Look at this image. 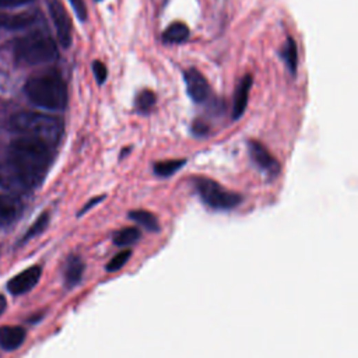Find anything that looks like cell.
<instances>
[{"instance_id": "13", "label": "cell", "mask_w": 358, "mask_h": 358, "mask_svg": "<svg viewBox=\"0 0 358 358\" xmlns=\"http://www.w3.org/2000/svg\"><path fill=\"white\" fill-rule=\"evenodd\" d=\"M21 213V203L13 198L0 195V229L8 227Z\"/></svg>"}, {"instance_id": "21", "label": "cell", "mask_w": 358, "mask_h": 358, "mask_svg": "<svg viewBox=\"0 0 358 358\" xmlns=\"http://www.w3.org/2000/svg\"><path fill=\"white\" fill-rule=\"evenodd\" d=\"M156 101H157V97L156 94L151 92V90H143V92H140L136 97V103H134V105H136V109L138 112L140 114H149L154 105H156Z\"/></svg>"}, {"instance_id": "3", "label": "cell", "mask_w": 358, "mask_h": 358, "mask_svg": "<svg viewBox=\"0 0 358 358\" xmlns=\"http://www.w3.org/2000/svg\"><path fill=\"white\" fill-rule=\"evenodd\" d=\"M9 129L23 138L38 139L55 147L62 138L63 122L52 115L21 111L10 118Z\"/></svg>"}, {"instance_id": "7", "label": "cell", "mask_w": 358, "mask_h": 358, "mask_svg": "<svg viewBox=\"0 0 358 358\" xmlns=\"http://www.w3.org/2000/svg\"><path fill=\"white\" fill-rule=\"evenodd\" d=\"M249 156L255 165L263 171L268 178H276L280 172V162L271 154L262 143L257 140H251L248 143Z\"/></svg>"}, {"instance_id": "1", "label": "cell", "mask_w": 358, "mask_h": 358, "mask_svg": "<svg viewBox=\"0 0 358 358\" xmlns=\"http://www.w3.org/2000/svg\"><path fill=\"white\" fill-rule=\"evenodd\" d=\"M52 158V145L32 138L14 139L6 160L0 161V187L16 196L35 189L47 176Z\"/></svg>"}, {"instance_id": "17", "label": "cell", "mask_w": 358, "mask_h": 358, "mask_svg": "<svg viewBox=\"0 0 358 358\" xmlns=\"http://www.w3.org/2000/svg\"><path fill=\"white\" fill-rule=\"evenodd\" d=\"M140 238H142V233L136 227H127V229H123V230H120L115 234L114 244L116 246L125 248V246L134 245Z\"/></svg>"}, {"instance_id": "15", "label": "cell", "mask_w": 358, "mask_h": 358, "mask_svg": "<svg viewBox=\"0 0 358 358\" xmlns=\"http://www.w3.org/2000/svg\"><path fill=\"white\" fill-rule=\"evenodd\" d=\"M129 218L134 222H138L139 226L145 227L150 233H158L160 231L158 218L147 210H131V211H129Z\"/></svg>"}, {"instance_id": "24", "label": "cell", "mask_w": 358, "mask_h": 358, "mask_svg": "<svg viewBox=\"0 0 358 358\" xmlns=\"http://www.w3.org/2000/svg\"><path fill=\"white\" fill-rule=\"evenodd\" d=\"M209 131H210V126H209V123L206 120L196 119L192 123V133L195 134L196 138H203V136H206Z\"/></svg>"}, {"instance_id": "11", "label": "cell", "mask_w": 358, "mask_h": 358, "mask_svg": "<svg viewBox=\"0 0 358 358\" xmlns=\"http://www.w3.org/2000/svg\"><path fill=\"white\" fill-rule=\"evenodd\" d=\"M84 272H85V264L81 260V257L76 255L69 256L63 268V280L66 288H73L78 286L83 280Z\"/></svg>"}, {"instance_id": "10", "label": "cell", "mask_w": 358, "mask_h": 358, "mask_svg": "<svg viewBox=\"0 0 358 358\" xmlns=\"http://www.w3.org/2000/svg\"><path fill=\"white\" fill-rule=\"evenodd\" d=\"M253 77L251 74H245L244 78L240 81L235 94H234V104H233V119H240L248 107L249 101V93L252 88Z\"/></svg>"}, {"instance_id": "6", "label": "cell", "mask_w": 358, "mask_h": 358, "mask_svg": "<svg viewBox=\"0 0 358 358\" xmlns=\"http://www.w3.org/2000/svg\"><path fill=\"white\" fill-rule=\"evenodd\" d=\"M48 10L52 17L58 39L63 48H69L72 45V21L65 6L59 0H47Z\"/></svg>"}, {"instance_id": "23", "label": "cell", "mask_w": 358, "mask_h": 358, "mask_svg": "<svg viewBox=\"0 0 358 358\" xmlns=\"http://www.w3.org/2000/svg\"><path fill=\"white\" fill-rule=\"evenodd\" d=\"M93 72H94V76H96V80L97 83L101 85L105 83L107 77H108V70H107V66L101 62V61H94L93 63Z\"/></svg>"}, {"instance_id": "12", "label": "cell", "mask_w": 358, "mask_h": 358, "mask_svg": "<svg viewBox=\"0 0 358 358\" xmlns=\"http://www.w3.org/2000/svg\"><path fill=\"white\" fill-rule=\"evenodd\" d=\"M36 14L31 12L17 13V14H8V13H0V28L16 31V30H24L35 24Z\"/></svg>"}, {"instance_id": "20", "label": "cell", "mask_w": 358, "mask_h": 358, "mask_svg": "<svg viewBox=\"0 0 358 358\" xmlns=\"http://www.w3.org/2000/svg\"><path fill=\"white\" fill-rule=\"evenodd\" d=\"M48 226H50V213L45 211L34 221L32 226L28 229V231L25 233V235L21 240V244H24L27 241H31L32 238L41 235L45 230L48 229Z\"/></svg>"}, {"instance_id": "22", "label": "cell", "mask_w": 358, "mask_h": 358, "mask_svg": "<svg viewBox=\"0 0 358 358\" xmlns=\"http://www.w3.org/2000/svg\"><path fill=\"white\" fill-rule=\"evenodd\" d=\"M130 256H131V251H130V249H125V251L116 253V255L108 262V264H107V267H105L107 272H108V273L119 272L120 268H123V266L129 262Z\"/></svg>"}, {"instance_id": "25", "label": "cell", "mask_w": 358, "mask_h": 358, "mask_svg": "<svg viewBox=\"0 0 358 358\" xmlns=\"http://www.w3.org/2000/svg\"><path fill=\"white\" fill-rule=\"evenodd\" d=\"M77 19L80 21H85L87 20V6L84 0H69Z\"/></svg>"}, {"instance_id": "19", "label": "cell", "mask_w": 358, "mask_h": 358, "mask_svg": "<svg viewBox=\"0 0 358 358\" xmlns=\"http://www.w3.org/2000/svg\"><path fill=\"white\" fill-rule=\"evenodd\" d=\"M187 164V160H168V161H160L156 162L153 167V171L157 176L168 178L172 176L176 171L181 169Z\"/></svg>"}, {"instance_id": "4", "label": "cell", "mask_w": 358, "mask_h": 358, "mask_svg": "<svg viewBox=\"0 0 358 358\" xmlns=\"http://www.w3.org/2000/svg\"><path fill=\"white\" fill-rule=\"evenodd\" d=\"M13 55L20 65L36 66L54 62L58 58V47L50 34L34 31L14 42Z\"/></svg>"}, {"instance_id": "16", "label": "cell", "mask_w": 358, "mask_h": 358, "mask_svg": "<svg viewBox=\"0 0 358 358\" xmlns=\"http://www.w3.org/2000/svg\"><path fill=\"white\" fill-rule=\"evenodd\" d=\"M189 36V28L184 23L171 24L162 34V41L165 43H182Z\"/></svg>"}, {"instance_id": "29", "label": "cell", "mask_w": 358, "mask_h": 358, "mask_svg": "<svg viewBox=\"0 0 358 358\" xmlns=\"http://www.w3.org/2000/svg\"><path fill=\"white\" fill-rule=\"evenodd\" d=\"M97 2H101V0H97Z\"/></svg>"}, {"instance_id": "2", "label": "cell", "mask_w": 358, "mask_h": 358, "mask_svg": "<svg viewBox=\"0 0 358 358\" xmlns=\"http://www.w3.org/2000/svg\"><path fill=\"white\" fill-rule=\"evenodd\" d=\"M28 100L41 108L50 111H62L67 105V87L58 72H43L32 76L25 83Z\"/></svg>"}, {"instance_id": "27", "label": "cell", "mask_w": 358, "mask_h": 358, "mask_svg": "<svg viewBox=\"0 0 358 358\" xmlns=\"http://www.w3.org/2000/svg\"><path fill=\"white\" fill-rule=\"evenodd\" d=\"M105 199V195H103V196H97V198H93L92 200H90V202H87L85 204H84V207L77 213V215L80 217V215H83V214H85L88 210H92L96 204H98V203H101L103 200Z\"/></svg>"}, {"instance_id": "28", "label": "cell", "mask_w": 358, "mask_h": 358, "mask_svg": "<svg viewBox=\"0 0 358 358\" xmlns=\"http://www.w3.org/2000/svg\"><path fill=\"white\" fill-rule=\"evenodd\" d=\"M6 306H8V301H6L5 295H0V315L5 312Z\"/></svg>"}, {"instance_id": "18", "label": "cell", "mask_w": 358, "mask_h": 358, "mask_svg": "<svg viewBox=\"0 0 358 358\" xmlns=\"http://www.w3.org/2000/svg\"><path fill=\"white\" fill-rule=\"evenodd\" d=\"M282 58L284 59L291 74H295L297 65H298V50H297V43H295L294 38H291V36L287 38V42L282 51Z\"/></svg>"}, {"instance_id": "14", "label": "cell", "mask_w": 358, "mask_h": 358, "mask_svg": "<svg viewBox=\"0 0 358 358\" xmlns=\"http://www.w3.org/2000/svg\"><path fill=\"white\" fill-rule=\"evenodd\" d=\"M25 340V330L21 326L0 328V346L8 351L17 350Z\"/></svg>"}, {"instance_id": "8", "label": "cell", "mask_w": 358, "mask_h": 358, "mask_svg": "<svg viewBox=\"0 0 358 358\" xmlns=\"http://www.w3.org/2000/svg\"><path fill=\"white\" fill-rule=\"evenodd\" d=\"M42 276V267L35 264L28 268H25L24 272L19 273L14 276L9 283H8V290L13 295H21L28 291H31L39 282Z\"/></svg>"}, {"instance_id": "5", "label": "cell", "mask_w": 358, "mask_h": 358, "mask_svg": "<svg viewBox=\"0 0 358 358\" xmlns=\"http://www.w3.org/2000/svg\"><path fill=\"white\" fill-rule=\"evenodd\" d=\"M193 187L202 202L213 210H233L242 203V196L240 193L222 188L210 178H193Z\"/></svg>"}, {"instance_id": "26", "label": "cell", "mask_w": 358, "mask_h": 358, "mask_svg": "<svg viewBox=\"0 0 358 358\" xmlns=\"http://www.w3.org/2000/svg\"><path fill=\"white\" fill-rule=\"evenodd\" d=\"M34 2V0H0V8L3 9H14L24 5H28Z\"/></svg>"}, {"instance_id": "9", "label": "cell", "mask_w": 358, "mask_h": 358, "mask_svg": "<svg viewBox=\"0 0 358 358\" xmlns=\"http://www.w3.org/2000/svg\"><path fill=\"white\" fill-rule=\"evenodd\" d=\"M187 92L195 103H203L210 97V85L206 77L198 69H188L184 74Z\"/></svg>"}]
</instances>
